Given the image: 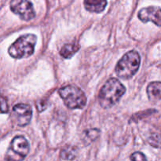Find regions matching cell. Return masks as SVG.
I'll use <instances>...</instances> for the list:
<instances>
[{"instance_id": "cell-1", "label": "cell", "mask_w": 161, "mask_h": 161, "mask_svg": "<svg viewBox=\"0 0 161 161\" xmlns=\"http://www.w3.org/2000/svg\"><path fill=\"white\" fill-rule=\"evenodd\" d=\"M125 92L126 88L121 82L116 78H110L99 92V103L104 108H111L120 100Z\"/></svg>"}, {"instance_id": "cell-2", "label": "cell", "mask_w": 161, "mask_h": 161, "mask_svg": "<svg viewBox=\"0 0 161 161\" xmlns=\"http://www.w3.org/2000/svg\"><path fill=\"white\" fill-rule=\"evenodd\" d=\"M141 58L135 50H130L124 55L116 65V73L118 77L128 80L136 74L140 67Z\"/></svg>"}, {"instance_id": "cell-3", "label": "cell", "mask_w": 161, "mask_h": 161, "mask_svg": "<svg viewBox=\"0 0 161 161\" xmlns=\"http://www.w3.org/2000/svg\"><path fill=\"white\" fill-rule=\"evenodd\" d=\"M37 38L33 34L23 35L9 47V54L15 59L28 58L33 54Z\"/></svg>"}, {"instance_id": "cell-4", "label": "cell", "mask_w": 161, "mask_h": 161, "mask_svg": "<svg viewBox=\"0 0 161 161\" xmlns=\"http://www.w3.org/2000/svg\"><path fill=\"white\" fill-rule=\"evenodd\" d=\"M58 93L69 108L81 109L86 105V95L84 92L78 86L74 85H67L59 89Z\"/></svg>"}, {"instance_id": "cell-5", "label": "cell", "mask_w": 161, "mask_h": 161, "mask_svg": "<svg viewBox=\"0 0 161 161\" xmlns=\"http://www.w3.org/2000/svg\"><path fill=\"white\" fill-rule=\"evenodd\" d=\"M30 146L28 140L23 136L13 138L6 154V161H22L28 155Z\"/></svg>"}, {"instance_id": "cell-6", "label": "cell", "mask_w": 161, "mask_h": 161, "mask_svg": "<svg viewBox=\"0 0 161 161\" xmlns=\"http://www.w3.org/2000/svg\"><path fill=\"white\" fill-rule=\"evenodd\" d=\"M10 9L23 20H31L36 16L32 3L27 0H14L10 3Z\"/></svg>"}, {"instance_id": "cell-7", "label": "cell", "mask_w": 161, "mask_h": 161, "mask_svg": "<svg viewBox=\"0 0 161 161\" xmlns=\"http://www.w3.org/2000/svg\"><path fill=\"white\" fill-rule=\"evenodd\" d=\"M32 116V110L28 104H17L12 110V119L17 125L25 127L30 123Z\"/></svg>"}, {"instance_id": "cell-8", "label": "cell", "mask_w": 161, "mask_h": 161, "mask_svg": "<svg viewBox=\"0 0 161 161\" xmlns=\"http://www.w3.org/2000/svg\"><path fill=\"white\" fill-rule=\"evenodd\" d=\"M138 17L144 23L152 21L157 26L161 27V8L158 6H149L142 8L138 12Z\"/></svg>"}, {"instance_id": "cell-9", "label": "cell", "mask_w": 161, "mask_h": 161, "mask_svg": "<svg viewBox=\"0 0 161 161\" xmlns=\"http://www.w3.org/2000/svg\"><path fill=\"white\" fill-rule=\"evenodd\" d=\"M146 91L150 101L161 100V82H153L149 83Z\"/></svg>"}, {"instance_id": "cell-10", "label": "cell", "mask_w": 161, "mask_h": 161, "mask_svg": "<svg viewBox=\"0 0 161 161\" xmlns=\"http://www.w3.org/2000/svg\"><path fill=\"white\" fill-rule=\"evenodd\" d=\"M85 8L86 10L90 12L94 13H101L105 9V6L107 5L106 1H91V0H86L83 3Z\"/></svg>"}, {"instance_id": "cell-11", "label": "cell", "mask_w": 161, "mask_h": 161, "mask_svg": "<svg viewBox=\"0 0 161 161\" xmlns=\"http://www.w3.org/2000/svg\"><path fill=\"white\" fill-rule=\"evenodd\" d=\"M80 45L77 43H70L65 44L64 47L61 48L60 53L64 58H71L73 57V55L76 53L80 49Z\"/></svg>"}, {"instance_id": "cell-12", "label": "cell", "mask_w": 161, "mask_h": 161, "mask_svg": "<svg viewBox=\"0 0 161 161\" xmlns=\"http://www.w3.org/2000/svg\"><path fill=\"white\" fill-rule=\"evenodd\" d=\"M76 148L73 146H68L62 149L61 152V157L63 160H74L76 157Z\"/></svg>"}, {"instance_id": "cell-13", "label": "cell", "mask_w": 161, "mask_h": 161, "mask_svg": "<svg viewBox=\"0 0 161 161\" xmlns=\"http://www.w3.org/2000/svg\"><path fill=\"white\" fill-rule=\"evenodd\" d=\"M148 142L153 147L161 149V135L160 134H153L148 138Z\"/></svg>"}, {"instance_id": "cell-14", "label": "cell", "mask_w": 161, "mask_h": 161, "mask_svg": "<svg viewBox=\"0 0 161 161\" xmlns=\"http://www.w3.org/2000/svg\"><path fill=\"white\" fill-rule=\"evenodd\" d=\"M99 130L97 129H91L86 131V138L91 140V142L95 140L99 136Z\"/></svg>"}, {"instance_id": "cell-15", "label": "cell", "mask_w": 161, "mask_h": 161, "mask_svg": "<svg viewBox=\"0 0 161 161\" xmlns=\"http://www.w3.org/2000/svg\"><path fill=\"white\" fill-rule=\"evenodd\" d=\"M131 161H147L146 156L141 152H135L130 155Z\"/></svg>"}, {"instance_id": "cell-16", "label": "cell", "mask_w": 161, "mask_h": 161, "mask_svg": "<svg viewBox=\"0 0 161 161\" xmlns=\"http://www.w3.org/2000/svg\"><path fill=\"white\" fill-rule=\"evenodd\" d=\"M1 106H2V113H6L9 110L7 105V102H6V100L4 98L3 96H2L1 97Z\"/></svg>"}]
</instances>
